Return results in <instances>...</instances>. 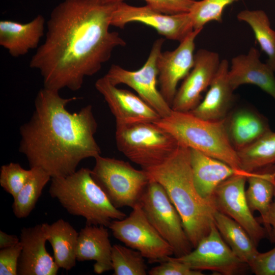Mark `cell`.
<instances>
[{
    "mask_svg": "<svg viewBox=\"0 0 275 275\" xmlns=\"http://www.w3.org/2000/svg\"><path fill=\"white\" fill-rule=\"evenodd\" d=\"M240 0H201L196 1L189 12L194 30L203 29L207 23L216 21L221 23L224 10L228 6Z\"/></svg>",
    "mask_w": 275,
    "mask_h": 275,
    "instance_id": "4dcf8cb0",
    "label": "cell"
},
{
    "mask_svg": "<svg viewBox=\"0 0 275 275\" xmlns=\"http://www.w3.org/2000/svg\"><path fill=\"white\" fill-rule=\"evenodd\" d=\"M108 228L116 239L140 252L150 263H160L174 255L172 247L151 224L140 202L128 216L112 221Z\"/></svg>",
    "mask_w": 275,
    "mask_h": 275,
    "instance_id": "9c48e42d",
    "label": "cell"
},
{
    "mask_svg": "<svg viewBox=\"0 0 275 275\" xmlns=\"http://www.w3.org/2000/svg\"><path fill=\"white\" fill-rule=\"evenodd\" d=\"M224 119L207 120L190 112L172 110L169 116L154 123L172 135L179 144L241 170L237 151L229 139Z\"/></svg>",
    "mask_w": 275,
    "mask_h": 275,
    "instance_id": "5b68a950",
    "label": "cell"
},
{
    "mask_svg": "<svg viewBox=\"0 0 275 275\" xmlns=\"http://www.w3.org/2000/svg\"><path fill=\"white\" fill-rule=\"evenodd\" d=\"M91 175L116 208H133L139 202L149 178L147 172L122 160L99 155Z\"/></svg>",
    "mask_w": 275,
    "mask_h": 275,
    "instance_id": "52a82bcc",
    "label": "cell"
},
{
    "mask_svg": "<svg viewBox=\"0 0 275 275\" xmlns=\"http://www.w3.org/2000/svg\"><path fill=\"white\" fill-rule=\"evenodd\" d=\"M213 217L214 224L225 241L250 266L259 252L249 234L237 222L216 210Z\"/></svg>",
    "mask_w": 275,
    "mask_h": 275,
    "instance_id": "484cf974",
    "label": "cell"
},
{
    "mask_svg": "<svg viewBox=\"0 0 275 275\" xmlns=\"http://www.w3.org/2000/svg\"><path fill=\"white\" fill-rule=\"evenodd\" d=\"M224 120L229 139L236 151L271 131L268 119L251 109L239 108L229 112Z\"/></svg>",
    "mask_w": 275,
    "mask_h": 275,
    "instance_id": "7402d4cb",
    "label": "cell"
},
{
    "mask_svg": "<svg viewBox=\"0 0 275 275\" xmlns=\"http://www.w3.org/2000/svg\"><path fill=\"white\" fill-rule=\"evenodd\" d=\"M194 251L175 259L196 270H210L223 275L243 274L250 266L224 240L214 223L209 233Z\"/></svg>",
    "mask_w": 275,
    "mask_h": 275,
    "instance_id": "8fae6325",
    "label": "cell"
},
{
    "mask_svg": "<svg viewBox=\"0 0 275 275\" xmlns=\"http://www.w3.org/2000/svg\"><path fill=\"white\" fill-rule=\"evenodd\" d=\"M22 245L17 244L0 250V274L17 275V265Z\"/></svg>",
    "mask_w": 275,
    "mask_h": 275,
    "instance_id": "e575fe53",
    "label": "cell"
},
{
    "mask_svg": "<svg viewBox=\"0 0 275 275\" xmlns=\"http://www.w3.org/2000/svg\"><path fill=\"white\" fill-rule=\"evenodd\" d=\"M260 56L259 50L252 47L246 54L233 58L229 81L234 91L242 85L257 86L275 101V73L267 63L260 61Z\"/></svg>",
    "mask_w": 275,
    "mask_h": 275,
    "instance_id": "ac0fdd59",
    "label": "cell"
},
{
    "mask_svg": "<svg viewBox=\"0 0 275 275\" xmlns=\"http://www.w3.org/2000/svg\"><path fill=\"white\" fill-rule=\"evenodd\" d=\"M112 249L107 227L86 225L78 234L76 260L94 261V272L101 274L112 270Z\"/></svg>",
    "mask_w": 275,
    "mask_h": 275,
    "instance_id": "603a6c76",
    "label": "cell"
},
{
    "mask_svg": "<svg viewBox=\"0 0 275 275\" xmlns=\"http://www.w3.org/2000/svg\"><path fill=\"white\" fill-rule=\"evenodd\" d=\"M273 199L268 215V224L271 228L269 238L272 242L275 243V187Z\"/></svg>",
    "mask_w": 275,
    "mask_h": 275,
    "instance_id": "74e56055",
    "label": "cell"
},
{
    "mask_svg": "<svg viewBox=\"0 0 275 275\" xmlns=\"http://www.w3.org/2000/svg\"><path fill=\"white\" fill-rule=\"evenodd\" d=\"M31 173V169H23L19 163L10 162L1 166L0 185L14 198L24 185Z\"/></svg>",
    "mask_w": 275,
    "mask_h": 275,
    "instance_id": "1f68e13d",
    "label": "cell"
},
{
    "mask_svg": "<svg viewBox=\"0 0 275 275\" xmlns=\"http://www.w3.org/2000/svg\"><path fill=\"white\" fill-rule=\"evenodd\" d=\"M117 3L64 0L51 11L44 43L30 62L38 70L44 87L79 90L87 76L97 73L117 47L126 42L109 31Z\"/></svg>",
    "mask_w": 275,
    "mask_h": 275,
    "instance_id": "6da1fadb",
    "label": "cell"
},
{
    "mask_svg": "<svg viewBox=\"0 0 275 275\" xmlns=\"http://www.w3.org/2000/svg\"><path fill=\"white\" fill-rule=\"evenodd\" d=\"M164 41L163 38H159L154 42L147 61L139 70H128L113 64L104 75L115 86L124 84L131 88L161 118L167 117L172 111L157 88V59L162 52Z\"/></svg>",
    "mask_w": 275,
    "mask_h": 275,
    "instance_id": "30bf717a",
    "label": "cell"
},
{
    "mask_svg": "<svg viewBox=\"0 0 275 275\" xmlns=\"http://www.w3.org/2000/svg\"><path fill=\"white\" fill-rule=\"evenodd\" d=\"M45 20L38 15L31 21L21 23L8 20L0 21V45L13 57L26 54L38 47L44 35Z\"/></svg>",
    "mask_w": 275,
    "mask_h": 275,
    "instance_id": "44dd1931",
    "label": "cell"
},
{
    "mask_svg": "<svg viewBox=\"0 0 275 275\" xmlns=\"http://www.w3.org/2000/svg\"><path fill=\"white\" fill-rule=\"evenodd\" d=\"M47 240L51 245L59 268L70 270L76 265L79 233L68 222L59 219L51 224H42Z\"/></svg>",
    "mask_w": 275,
    "mask_h": 275,
    "instance_id": "d4e9b609",
    "label": "cell"
},
{
    "mask_svg": "<svg viewBox=\"0 0 275 275\" xmlns=\"http://www.w3.org/2000/svg\"><path fill=\"white\" fill-rule=\"evenodd\" d=\"M250 268L256 275H275V247L267 252H259Z\"/></svg>",
    "mask_w": 275,
    "mask_h": 275,
    "instance_id": "d590c367",
    "label": "cell"
},
{
    "mask_svg": "<svg viewBox=\"0 0 275 275\" xmlns=\"http://www.w3.org/2000/svg\"><path fill=\"white\" fill-rule=\"evenodd\" d=\"M150 275H203L201 271L194 270L185 264L178 261L175 257H169L159 264L152 267Z\"/></svg>",
    "mask_w": 275,
    "mask_h": 275,
    "instance_id": "836d02e7",
    "label": "cell"
},
{
    "mask_svg": "<svg viewBox=\"0 0 275 275\" xmlns=\"http://www.w3.org/2000/svg\"><path fill=\"white\" fill-rule=\"evenodd\" d=\"M115 140L118 150L142 169L163 163L179 145L154 122L116 125Z\"/></svg>",
    "mask_w": 275,
    "mask_h": 275,
    "instance_id": "8992f818",
    "label": "cell"
},
{
    "mask_svg": "<svg viewBox=\"0 0 275 275\" xmlns=\"http://www.w3.org/2000/svg\"><path fill=\"white\" fill-rule=\"evenodd\" d=\"M135 22L151 26L166 39L179 42L194 31L188 13L166 14L147 5L135 7L123 2L117 3L111 26L123 29L127 24Z\"/></svg>",
    "mask_w": 275,
    "mask_h": 275,
    "instance_id": "7c38bea8",
    "label": "cell"
},
{
    "mask_svg": "<svg viewBox=\"0 0 275 275\" xmlns=\"http://www.w3.org/2000/svg\"><path fill=\"white\" fill-rule=\"evenodd\" d=\"M46 236L42 224L21 230L22 245L17 275H56L59 267L46 251Z\"/></svg>",
    "mask_w": 275,
    "mask_h": 275,
    "instance_id": "e0dca14e",
    "label": "cell"
},
{
    "mask_svg": "<svg viewBox=\"0 0 275 275\" xmlns=\"http://www.w3.org/2000/svg\"><path fill=\"white\" fill-rule=\"evenodd\" d=\"M145 170L150 179L161 184L179 212L185 231L195 248L210 232L216 210L194 184L190 149L179 144L163 163Z\"/></svg>",
    "mask_w": 275,
    "mask_h": 275,
    "instance_id": "3957f363",
    "label": "cell"
},
{
    "mask_svg": "<svg viewBox=\"0 0 275 275\" xmlns=\"http://www.w3.org/2000/svg\"><path fill=\"white\" fill-rule=\"evenodd\" d=\"M20 241V239L14 235H10L7 233L0 231V249L13 246Z\"/></svg>",
    "mask_w": 275,
    "mask_h": 275,
    "instance_id": "8d00e7d4",
    "label": "cell"
},
{
    "mask_svg": "<svg viewBox=\"0 0 275 275\" xmlns=\"http://www.w3.org/2000/svg\"><path fill=\"white\" fill-rule=\"evenodd\" d=\"M115 118L116 125L141 122H154L161 117L139 96L127 90L119 89L103 76L95 84Z\"/></svg>",
    "mask_w": 275,
    "mask_h": 275,
    "instance_id": "2e32d148",
    "label": "cell"
},
{
    "mask_svg": "<svg viewBox=\"0 0 275 275\" xmlns=\"http://www.w3.org/2000/svg\"><path fill=\"white\" fill-rule=\"evenodd\" d=\"M202 30H194L175 49L162 51L158 57L159 91L171 106L179 82L184 79L194 66L195 40Z\"/></svg>",
    "mask_w": 275,
    "mask_h": 275,
    "instance_id": "9a60e30c",
    "label": "cell"
},
{
    "mask_svg": "<svg viewBox=\"0 0 275 275\" xmlns=\"http://www.w3.org/2000/svg\"><path fill=\"white\" fill-rule=\"evenodd\" d=\"M219 54L205 49L195 54L194 66L177 89L171 108L189 112L201 102L202 93L209 87L220 65Z\"/></svg>",
    "mask_w": 275,
    "mask_h": 275,
    "instance_id": "5bb4252c",
    "label": "cell"
},
{
    "mask_svg": "<svg viewBox=\"0 0 275 275\" xmlns=\"http://www.w3.org/2000/svg\"><path fill=\"white\" fill-rule=\"evenodd\" d=\"M51 180L50 196L70 214L84 217L86 225L108 228L112 221L126 216L112 204L89 168H81L66 177Z\"/></svg>",
    "mask_w": 275,
    "mask_h": 275,
    "instance_id": "277c9868",
    "label": "cell"
},
{
    "mask_svg": "<svg viewBox=\"0 0 275 275\" xmlns=\"http://www.w3.org/2000/svg\"><path fill=\"white\" fill-rule=\"evenodd\" d=\"M190 157L196 188L203 199L210 203L214 191L221 183L234 175L242 174L250 176L255 173L236 169L195 149H190Z\"/></svg>",
    "mask_w": 275,
    "mask_h": 275,
    "instance_id": "d6986e66",
    "label": "cell"
},
{
    "mask_svg": "<svg viewBox=\"0 0 275 275\" xmlns=\"http://www.w3.org/2000/svg\"><path fill=\"white\" fill-rule=\"evenodd\" d=\"M274 1H275V0H274Z\"/></svg>",
    "mask_w": 275,
    "mask_h": 275,
    "instance_id": "f35d334b",
    "label": "cell"
},
{
    "mask_svg": "<svg viewBox=\"0 0 275 275\" xmlns=\"http://www.w3.org/2000/svg\"><path fill=\"white\" fill-rule=\"evenodd\" d=\"M111 261L114 275H146L144 257L136 250L120 244L112 245Z\"/></svg>",
    "mask_w": 275,
    "mask_h": 275,
    "instance_id": "f546056e",
    "label": "cell"
},
{
    "mask_svg": "<svg viewBox=\"0 0 275 275\" xmlns=\"http://www.w3.org/2000/svg\"><path fill=\"white\" fill-rule=\"evenodd\" d=\"M139 202L151 224L172 247L175 257L192 251L181 217L161 184L150 179Z\"/></svg>",
    "mask_w": 275,
    "mask_h": 275,
    "instance_id": "ba28073f",
    "label": "cell"
},
{
    "mask_svg": "<svg viewBox=\"0 0 275 275\" xmlns=\"http://www.w3.org/2000/svg\"><path fill=\"white\" fill-rule=\"evenodd\" d=\"M31 173L23 187L13 198V212L19 218L28 217L33 210L51 176L40 167L30 168Z\"/></svg>",
    "mask_w": 275,
    "mask_h": 275,
    "instance_id": "f1b7e54d",
    "label": "cell"
},
{
    "mask_svg": "<svg viewBox=\"0 0 275 275\" xmlns=\"http://www.w3.org/2000/svg\"><path fill=\"white\" fill-rule=\"evenodd\" d=\"M249 177L239 174L227 179L215 188L210 202L216 210L240 224L257 246L262 239L268 236V233L248 206L245 185Z\"/></svg>",
    "mask_w": 275,
    "mask_h": 275,
    "instance_id": "4fadbf2b",
    "label": "cell"
},
{
    "mask_svg": "<svg viewBox=\"0 0 275 275\" xmlns=\"http://www.w3.org/2000/svg\"><path fill=\"white\" fill-rule=\"evenodd\" d=\"M124 0H104L107 3H116ZM147 5L166 14L189 13L196 0H144Z\"/></svg>",
    "mask_w": 275,
    "mask_h": 275,
    "instance_id": "d6a6232c",
    "label": "cell"
},
{
    "mask_svg": "<svg viewBox=\"0 0 275 275\" xmlns=\"http://www.w3.org/2000/svg\"><path fill=\"white\" fill-rule=\"evenodd\" d=\"M237 18L251 28L256 41L268 57L266 63L275 73V31L271 28L266 13L262 10H244Z\"/></svg>",
    "mask_w": 275,
    "mask_h": 275,
    "instance_id": "83f0119b",
    "label": "cell"
},
{
    "mask_svg": "<svg viewBox=\"0 0 275 275\" xmlns=\"http://www.w3.org/2000/svg\"><path fill=\"white\" fill-rule=\"evenodd\" d=\"M229 69L228 61L222 60L205 97L189 112L207 120L218 121L226 118L234 99V90L228 79Z\"/></svg>",
    "mask_w": 275,
    "mask_h": 275,
    "instance_id": "ffe728a7",
    "label": "cell"
},
{
    "mask_svg": "<svg viewBox=\"0 0 275 275\" xmlns=\"http://www.w3.org/2000/svg\"><path fill=\"white\" fill-rule=\"evenodd\" d=\"M248 188L245 197L248 206L253 213L258 211L260 216L258 222L264 225L269 236L271 228L268 215L273 198L275 187V164L255 172L247 178Z\"/></svg>",
    "mask_w": 275,
    "mask_h": 275,
    "instance_id": "cb8c5ba5",
    "label": "cell"
},
{
    "mask_svg": "<svg viewBox=\"0 0 275 275\" xmlns=\"http://www.w3.org/2000/svg\"><path fill=\"white\" fill-rule=\"evenodd\" d=\"M237 153L241 169L246 172L275 164V132L271 130Z\"/></svg>",
    "mask_w": 275,
    "mask_h": 275,
    "instance_id": "4316f807",
    "label": "cell"
},
{
    "mask_svg": "<svg viewBox=\"0 0 275 275\" xmlns=\"http://www.w3.org/2000/svg\"><path fill=\"white\" fill-rule=\"evenodd\" d=\"M78 98H63L59 91L44 87L39 91L32 116L19 129V150L30 168H41L51 178L64 177L75 172L82 160L101 155L92 105L74 113L66 108Z\"/></svg>",
    "mask_w": 275,
    "mask_h": 275,
    "instance_id": "7a4b0ae2",
    "label": "cell"
}]
</instances>
